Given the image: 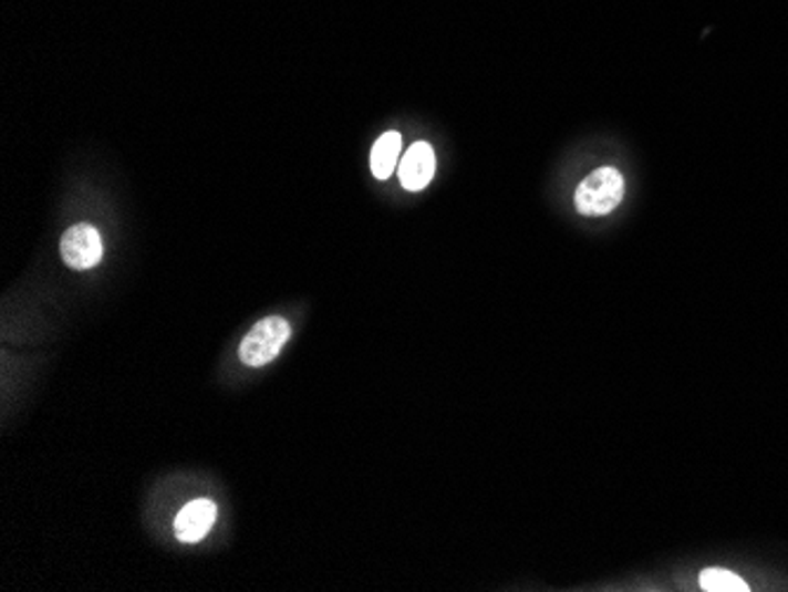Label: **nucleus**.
<instances>
[{"label": "nucleus", "mask_w": 788, "mask_h": 592, "mask_svg": "<svg viewBox=\"0 0 788 592\" xmlns=\"http://www.w3.org/2000/svg\"><path fill=\"white\" fill-rule=\"evenodd\" d=\"M623 191L625 183L616 168H598L579 185L574 204L581 215L598 218V215L612 212L623 201Z\"/></svg>", "instance_id": "1"}, {"label": "nucleus", "mask_w": 788, "mask_h": 592, "mask_svg": "<svg viewBox=\"0 0 788 592\" xmlns=\"http://www.w3.org/2000/svg\"><path fill=\"white\" fill-rule=\"evenodd\" d=\"M289 335H291V326L286 324V319L281 316H267L258 321V324L241 340V347H239L241 362L253 368L274 362Z\"/></svg>", "instance_id": "2"}, {"label": "nucleus", "mask_w": 788, "mask_h": 592, "mask_svg": "<svg viewBox=\"0 0 788 592\" xmlns=\"http://www.w3.org/2000/svg\"><path fill=\"white\" fill-rule=\"evenodd\" d=\"M62 260L71 269H91L102 260V239L91 225H76L66 229L60 243Z\"/></svg>", "instance_id": "3"}, {"label": "nucleus", "mask_w": 788, "mask_h": 592, "mask_svg": "<svg viewBox=\"0 0 788 592\" xmlns=\"http://www.w3.org/2000/svg\"><path fill=\"white\" fill-rule=\"evenodd\" d=\"M215 517H218V508H215L210 500H191V503L185 506L175 517V536L180 538L183 543H199L215 525Z\"/></svg>", "instance_id": "4"}, {"label": "nucleus", "mask_w": 788, "mask_h": 592, "mask_svg": "<svg viewBox=\"0 0 788 592\" xmlns=\"http://www.w3.org/2000/svg\"><path fill=\"white\" fill-rule=\"evenodd\" d=\"M435 175V152L427 142H416L400 160V179L404 189L421 191Z\"/></svg>", "instance_id": "5"}, {"label": "nucleus", "mask_w": 788, "mask_h": 592, "mask_svg": "<svg viewBox=\"0 0 788 592\" xmlns=\"http://www.w3.org/2000/svg\"><path fill=\"white\" fill-rule=\"evenodd\" d=\"M400 154H402V135L394 133V131L381 135V139L375 142L373 152H371V170H373V175L379 179H387L392 175L394 166H397Z\"/></svg>", "instance_id": "6"}, {"label": "nucleus", "mask_w": 788, "mask_h": 592, "mask_svg": "<svg viewBox=\"0 0 788 592\" xmlns=\"http://www.w3.org/2000/svg\"><path fill=\"white\" fill-rule=\"evenodd\" d=\"M698 585L706 592H748L750 588L746 585L744 579H739L737 573L725 571V569H704L702 577H698Z\"/></svg>", "instance_id": "7"}]
</instances>
